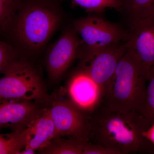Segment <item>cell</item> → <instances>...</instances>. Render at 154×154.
Returning <instances> with one entry per match:
<instances>
[{
    "label": "cell",
    "instance_id": "cell-16",
    "mask_svg": "<svg viewBox=\"0 0 154 154\" xmlns=\"http://www.w3.org/2000/svg\"><path fill=\"white\" fill-rule=\"evenodd\" d=\"M23 0H0V31L11 28L16 12L20 8Z\"/></svg>",
    "mask_w": 154,
    "mask_h": 154
},
{
    "label": "cell",
    "instance_id": "cell-18",
    "mask_svg": "<svg viewBox=\"0 0 154 154\" xmlns=\"http://www.w3.org/2000/svg\"><path fill=\"white\" fill-rule=\"evenodd\" d=\"M147 83L141 114L152 125L154 122V65L150 69Z\"/></svg>",
    "mask_w": 154,
    "mask_h": 154
},
{
    "label": "cell",
    "instance_id": "cell-10",
    "mask_svg": "<svg viewBox=\"0 0 154 154\" xmlns=\"http://www.w3.org/2000/svg\"><path fill=\"white\" fill-rule=\"evenodd\" d=\"M119 43L110 45L99 51L88 62L89 65L84 68L91 79L102 88L103 92L126 49V44Z\"/></svg>",
    "mask_w": 154,
    "mask_h": 154
},
{
    "label": "cell",
    "instance_id": "cell-5",
    "mask_svg": "<svg viewBox=\"0 0 154 154\" xmlns=\"http://www.w3.org/2000/svg\"><path fill=\"white\" fill-rule=\"evenodd\" d=\"M74 26L87 48L84 56L86 63L105 48L128 39L129 36L117 25L97 16L77 19Z\"/></svg>",
    "mask_w": 154,
    "mask_h": 154
},
{
    "label": "cell",
    "instance_id": "cell-8",
    "mask_svg": "<svg viewBox=\"0 0 154 154\" xmlns=\"http://www.w3.org/2000/svg\"><path fill=\"white\" fill-rule=\"evenodd\" d=\"M68 91L70 101L80 110L88 114L102 102L103 90L84 69L72 78Z\"/></svg>",
    "mask_w": 154,
    "mask_h": 154
},
{
    "label": "cell",
    "instance_id": "cell-15",
    "mask_svg": "<svg viewBox=\"0 0 154 154\" xmlns=\"http://www.w3.org/2000/svg\"><path fill=\"white\" fill-rule=\"evenodd\" d=\"M122 8L131 15L132 22L152 15L154 0H121Z\"/></svg>",
    "mask_w": 154,
    "mask_h": 154
},
{
    "label": "cell",
    "instance_id": "cell-19",
    "mask_svg": "<svg viewBox=\"0 0 154 154\" xmlns=\"http://www.w3.org/2000/svg\"><path fill=\"white\" fill-rule=\"evenodd\" d=\"M16 53L11 45L0 41V74H4L16 60Z\"/></svg>",
    "mask_w": 154,
    "mask_h": 154
},
{
    "label": "cell",
    "instance_id": "cell-4",
    "mask_svg": "<svg viewBox=\"0 0 154 154\" xmlns=\"http://www.w3.org/2000/svg\"><path fill=\"white\" fill-rule=\"evenodd\" d=\"M0 79V101H41L45 99L44 86L30 65L15 60Z\"/></svg>",
    "mask_w": 154,
    "mask_h": 154
},
{
    "label": "cell",
    "instance_id": "cell-17",
    "mask_svg": "<svg viewBox=\"0 0 154 154\" xmlns=\"http://www.w3.org/2000/svg\"><path fill=\"white\" fill-rule=\"evenodd\" d=\"M89 12L103 13L107 8L122 9L121 0H70Z\"/></svg>",
    "mask_w": 154,
    "mask_h": 154
},
{
    "label": "cell",
    "instance_id": "cell-13",
    "mask_svg": "<svg viewBox=\"0 0 154 154\" xmlns=\"http://www.w3.org/2000/svg\"><path fill=\"white\" fill-rule=\"evenodd\" d=\"M87 140L72 137L68 140L55 138L49 146L42 152L51 154H84Z\"/></svg>",
    "mask_w": 154,
    "mask_h": 154
},
{
    "label": "cell",
    "instance_id": "cell-9",
    "mask_svg": "<svg viewBox=\"0 0 154 154\" xmlns=\"http://www.w3.org/2000/svg\"><path fill=\"white\" fill-rule=\"evenodd\" d=\"M41 109L30 101H0V131L26 129L41 113Z\"/></svg>",
    "mask_w": 154,
    "mask_h": 154
},
{
    "label": "cell",
    "instance_id": "cell-12",
    "mask_svg": "<svg viewBox=\"0 0 154 154\" xmlns=\"http://www.w3.org/2000/svg\"><path fill=\"white\" fill-rule=\"evenodd\" d=\"M26 149L42 152L55 138V128L48 108L41 113L25 129Z\"/></svg>",
    "mask_w": 154,
    "mask_h": 154
},
{
    "label": "cell",
    "instance_id": "cell-14",
    "mask_svg": "<svg viewBox=\"0 0 154 154\" xmlns=\"http://www.w3.org/2000/svg\"><path fill=\"white\" fill-rule=\"evenodd\" d=\"M25 129L0 134V154H19L25 146Z\"/></svg>",
    "mask_w": 154,
    "mask_h": 154
},
{
    "label": "cell",
    "instance_id": "cell-20",
    "mask_svg": "<svg viewBox=\"0 0 154 154\" xmlns=\"http://www.w3.org/2000/svg\"><path fill=\"white\" fill-rule=\"evenodd\" d=\"M143 135L154 146V122L144 132Z\"/></svg>",
    "mask_w": 154,
    "mask_h": 154
},
{
    "label": "cell",
    "instance_id": "cell-3",
    "mask_svg": "<svg viewBox=\"0 0 154 154\" xmlns=\"http://www.w3.org/2000/svg\"><path fill=\"white\" fill-rule=\"evenodd\" d=\"M52 0L22 1L21 11L11 28L19 41L31 49H38L46 42L59 22Z\"/></svg>",
    "mask_w": 154,
    "mask_h": 154
},
{
    "label": "cell",
    "instance_id": "cell-6",
    "mask_svg": "<svg viewBox=\"0 0 154 154\" xmlns=\"http://www.w3.org/2000/svg\"><path fill=\"white\" fill-rule=\"evenodd\" d=\"M55 128V138L70 136L89 140V114L85 113L70 101L53 100L48 108Z\"/></svg>",
    "mask_w": 154,
    "mask_h": 154
},
{
    "label": "cell",
    "instance_id": "cell-2",
    "mask_svg": "<svg viewBox=\"0 0 154 154\" xmlns=\"http://www.w3.org/2000/svg\"><path fill=\"white\" fill-rule=\"evenodd\" d=\"M149 75L148 70L126 47L113 77L104 89L101 103L112 110L141 113Z\"/></svg>",
    "mask_w": 154,
    "mask_h": 154
},
{
    "label": "cell",
    "instance_id": "cell-1",
    "mask_svg": "<svg viewBox=\"0 0 154 154\" xmlns=\"http://www.w3.org/2000/svg\"><path fill=\"white\" fill-rule=\"evenodd\" d=\"M89 141L116 154H154V146L144 136L151 126L137 111L112 110L101 103L89 113Z\"/></svg>",
    "mask_w": 154,
    "mask_h": 154
},
{
    "label": "cell",
    "instance_id": "cell-21",
    "mask_svg": "<svg viewBox=\"0 0 154 154\" xmlns=\"http://www.w3.org/2000/svg\"><path fill=\"white\" fill-rule=\"evenodd\" d=\"M152 15H154V11H153V13Z\"/></svg>",
    "mask_w": 154,
    "mask_h": 154
},
{
    "label": "cell",
    "instance_id": "cell-11",
    "mask_svg": "<svg viewBox=\"0 0 154 154\" xmlns=\"http://www.w3.org/2000/svg\"><path fill=\"white\" fill-rule=\"evenodd\" d=\"M80 41L74 30L63 34L48 53L46 64L50 77L58 79L66 70L76 55Z\"/></svg>",
    "mask_w": 154,
    "mask_h": 154
},
{
    "label": "cell",
    "instance_id": "cell-7",
    "mask_svg": "<svg viewBox=\"0 0 154 154\" xmlns=\"http://www.w3.org/2000/svg\"><path fill=\"white\" fill-rule=\"evenodd\" d=\"M126 47L132 51L149 71L154 65V16L132 22Z\"/></svg>",
    "mask_w": 154,
    "mask_h": 154
}]
</instances>
